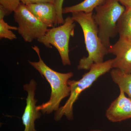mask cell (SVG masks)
Wrapping results in <instances>:
<instances>
[{
	"mask_svg": "<svg viewBox=\"0 0 131 131\" xmlns=\"http://www.w3.org/2000/svg\"><path fill=\"white\" fill-rule=\"evenodd\" d=\"M32 48L37 54L39 61H28V62L42 77H44L51 88V93L49 100L37 106V109L43 114H50L53 111L56 112L58 110L62 101L70 95V88L68 82L73 77L74 74L72 72L59 73L52 69L42 60L40 56V49L38 46L34 45Z\"/></svg>",
	"mask_w": 131,
	"mask_h": 131,
	"instance_id": "cell-1",
	"label": "cell"
},
{
	"mask_svg": "<svg viewBox=\"0 0 131 131\" xmlns=\"http://www.w3.org/2000/svg\"><path fill=\"white\" fill-rule=\"evenodd\" d=\"M72 17L81 27L88 56L80 59L78 66V70H89L94 63L104 62L108 53V49L103 44L98 35V28L95 24L93 13L82 12L72 13Z\"/></svg>",
	"mask_w": 131,
	"mask_h": 131,
	"instance_id": "cell-2",
	"label": "cell"
},
{
	"mask_svg": "<svg viewBox=\"0 0 131 131\" xmlns=\"http://www.w3.org/2000/svg\"><path fill=\"white\" fill-rule=\"evenodd\" d=\"M113 59H111L101 63L94 64L89 71L84 74L80 80H69L68 84L70 88L69 97L65 104L56 111L54 117L55 120L59 121L63 116H66L69 120H73V105L80 94L91 86L100 77L113 69Z\"/></svg>",
	"mask_w": 131,
	"mask_h": 131,
	"instance_id": "cell-3",
	"label": "cell"
},
{
	"mask_svg": "<svg viewBox=\"0 0 131 131\" xmlns=\"http://www.w3.org/2000/svg\"><path fill=\"white\" fill-rule=\"evenodd\" d=\"M93 18L98 28V35L108 49L111 46L110 40L118 34L117 25L126 10L118 0H105L95 9Z\"/></svg>",
	"mask_w": 131,
	"mask_h": 131,
	"instance_id": "cell-4",
	"label": "cell"
},
{
	"mask_svg": "<svg viewBox=\"0 0 131 131\" xmlns=\"http://www.w3.org/2000/svg\"><path fill=\"white\" fill-rule=\"evenodd\" d=\"M75 21L72 16H68L61 26L48 29L46 33L38 39V41L48 48L51 45L56 48L64 66L70 65L69 44L71 37L74 34Z\"/></svg>",
	"mask_w": 131,
	"mask_h": 131,
	"instance_id": "cell-5",
	"label": "cell"
},
{
	"mask_svg": "<svg viewBox=\"0 0 131 131\" xmlns=\"http://www.w3.org/2000/svg\"><path fill=\"white\" fill-rule=\"evenodd\" d=\"M14 13L15 21L18 26L17 31L26 42L37 40L48 31L47 26L32 14L26 5L21 2Z\"/></svg>",
	"mask_w": 131,
	"mask_h": 131,
	"instance_id": "cell-6",
	"label": "cell"
},
{
	"mask_svg": "<svg viewBox=\"0 0 131 131\" xmlns=\"http://www.w3.org/2000/svg\"><path fill=\"white\" fill-rule=\"evenodd\" d=\"M37 85V82L32 80L29 83L24 86V90L27 93L26 99V105L21 117L25 127L24 131H37L35 129V122L40 118L42 115L36 106L37 100L35 96Z\"/></svg>",
	"mask_w": 131,
	"mask_h": 131,
	"instance_id": "cell-7",
	"label": "cell"
},
{
	"mask_svg": "<svg viewBox=\"0 0 131 131\" xmlns=\"http://www.w3.org/2000/svg\"><path fill=\"white\" fill-rule=\"evenodd\" d=\"M108 54L115 56L113 59V69L123 73L131 74V42L119 38L108 49Z\"/></svg>",
	"mask_w": 131,
	"mask_h": 131,
	"instance_id": "cell-8",
	"label": "cell"
},
{
	"mask_svg": "<svg viewBox=\"0 0 131 131\" xmlns=\"http://www.w3.org/2000/svg\"><path fill=\"white\" fill-rule=\"evenodd\" d=\"M119 90V95L110 104L106 112V117L113 122L131 118V99L126 97L122 90Z\"/></svg>",
	"mask_w": 131,
	"mask_h": 131,
	"instance_id": "cell-9",
	"label": "cell"
},
{
	"mask_svg": "<svg viewBox=\"0 0 131 131\" xmlns=\"http://www.w3.org/2000/svg\"><path fill=\"white\" fill-rule=\"evenodd\" d=\"M26 6L32 14L48 28L57 25L56 9L54 4L42 3Z\"/></svg>",
	"mask_w": 131,
	"mask_h": 131,
	"instance_id": "cell-10",
	"label": "cell"
},
{
	"mask_svg": "<svg viewBox=\"0 0 131 131\" xmlns=\"http://www.w3.org/2000/svg\"><path fill=\"white\" fill-rule=\"evenodd\" d=\"M110 74L114 82L131 99V74H126L118 69H113Z\"/></svg>",
	"mask_w": 131,
	"mask_h": 131,
	"instance_id": "cell-11",
	"label": "cell"
},
{
	"mask_svg": "<svg viewBox=\"0 0 131 131\" xmlns=\"http://www.w3.org/2000/svg\"><path fill=\"white\" fill-rule=\"evenodd\" d=\"M119 38L131 42V8L126 9L117 25Z\"/></svg>",
	"mask_w": 131,
	"mask_h": 131,
	"instance_id": "cell-12",
	"label": "cell"
},
{
	"mask_svg": "<svg viewBox=\"0 0 131 131\" xmlns=\"http://www.w3.org/2000/svg\"><path fill=\"white\" fill-rule=\"evenodd\" d=\"M105 0H84L77 5L67 7L63 9V14L82 12L86 13H93L94 9L103 4Z\"/></svg>",
	"mask_w": 131,
	"mask_h": 131,
	"instance_id": "cell-13",
	"label": "cell"
},
{
	"mask_svg": "<svg viewBox=\"0 0 131 131\" xmlns=\"http://www.w3.org/2000/svg\"><path fill=\"white\" fill-rule=\"evenodd\" d=\"M18 27L9 25L4 19H0V38L7 39L10 40L16 39V35L11 30H17Z\"/></svg>",
	"mask_w": 131,
	"mask_h": 131,
	"instance_id": "cell-14",
	"label": "cell"
},
{
	"mask_svg": "<svg viewBox=\"0 0 131 131\" xmlns=\"http://www.w3.org/2000/svg\"><path fill=\"white\" fill-rule=\"evenodd\" d=\"M21 3L20 0H0V5L12 13L14 12Z\"/></svg>",
	"mask_w": 131,
	"mask_h": 131,
	"instance_id": "cell-15",
	"label": "cell"
},
{
	"mask_svg": "<svg viewBox=\"0 0 131 131\" xmlns=\"http://www.w3.org/2000/svg\"><path fill=\"white\" fill-rule=\"evenodd\" d=\"M64 0H56L54 5L56 9L57 16V25H62L64 22L63 16V5Z\"/></svg>",
	"mask_w": 131,
	"mask_h": 131,
	"instance_id": "cell-16",
	"label": "cell"
},
{
	"mask_svg": "<svg viewBox=\"0 0 131 131\" xmlns=\"http://www.w3.org/2000/svg\"><path fill=\"white\" fill-rule=\"evenodd\" d=\"M56 0H20L21 3L26 5L30 4H36L42 3H55Z\"/></svg>",
	"mask_w": 131,
	"mask_h": 131,
	"instance_id": "cell-17",
	"label": "cell"
},
{
	"mask_svg": "<svg viewBox=\"0 0 131 131\" xmlns=\"http://www.w3.org/2000/svg\"><path fill=\"white\" fill-rule=\"evenodd\" d=\"M10 14L5 8L0 5V19H4L5 16Z\"/></svg>",
	"mask_w": 131,
	"mask_h": 131,
	"instance_id": "cell-18",
	"label": "cell"
},
{
	"mask_svg": "<svg viewBox=\"0 0 131 131\" xmlns=\"http://www.w3.org/2000/svg\"><path fill=\"white\" fill-rule=\"evenodd\" d=\"M126 9L131 8V0H118Z\"/></svg>",
	"mask_w": 131,
	"mask_h": 131,
	"instance_id": "cell-19",
	"label": "cell"
},
{
	"mask_svg": "<svg viewBox=\"0 0 131 131\" xmlns=\"http://www.w3.org/2000/svg\"><path fill=\"white\" fill-rule=\"evenodd\" d=\"M88 131H106L104 130H98V129H94V130H90Z\"/></svg>",
	"mask_w": 131,
	"mask_h": 131,
	"instance_id": "cell-20",
	"label": "cell"
}]
</instances>
